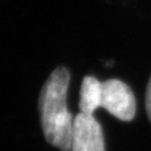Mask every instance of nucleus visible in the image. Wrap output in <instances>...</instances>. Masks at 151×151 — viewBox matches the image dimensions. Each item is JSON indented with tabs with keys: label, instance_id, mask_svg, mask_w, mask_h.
I'll return each mask as SVG.
<instances>
[{
	"label": "nucleus",
	"instance_id": "1",
	"mask_svg": "<svg viewBox=\"0 0 151 151\" xmlns=\"http://www.w3.org/2000/svg\"><path fill=\"white\" fill-rule=\"evenodd\" d=\"M70 72L65 67L55 68L45 82L38 105L45 139L60 151H70L74 116L67 110Z\"/></svg>",
	"mask_w": 151,
	"mask_h": 151
},
{
	"label": "nucleus",
	"instance_id": "2",
	"mask_svg": "<svg viewBox=\"0 0 151 151\" xmlns=\"http://www.w3.org/2000/svg\"><path fill=\"white\" fill-rule=\"evenodd\" d=\"M101 108L116 119L130 122L134 119L137 111L134 94L124 82L118 78L102 82Z\"/></svg>",
	"mask_w": 151,
	"mask_h": 151
},
{
	"label": "nucleus",
	"instance_id": "3",
	"mask_svg": "<svg viewBox=\"0 0 151 151\" xmlns=\"http://www.w3.org/2000/svg\"><path fill=\"white\" fill-rule=\"evenodd\" d=\"M70 151H105L102 128L94 115L83 112L75 115Z\"/></svg>",
	"mask_w": 151,
	"mask_h": 151
},
{
	"label": "nucleus",
	"instance_id": "4",
	"mask_svg": "<svg viewBox=\"0 0 151 151\" xmlns=\"http://www.w3.org/2000/svg\"><path fill=\"white\" fill-rule=\"evenodd\" d=\"M102 100V82L96 77L87 75L83 78L80 90V103L81 112L93 115L97 108H101Z\"/></svg>",
	"mask_w": 151,
	"mask_h": 151
},
{
	"label": "nucleus",
	"instance_id": "5",
	"mask_svg": "<svg viewBox=\"0 0 151 151\" xmlns=\"http://www.w3.org/2000/svg\"><path fill=\"white\" fill-rule=\"evenodd\" d=\"M146 110L149 120L151 121V77L149 82H148V85H147V91H146Z\"/></svg>",
	"mask_w": 151,
	"mask_h": 151
}]
</instances>
